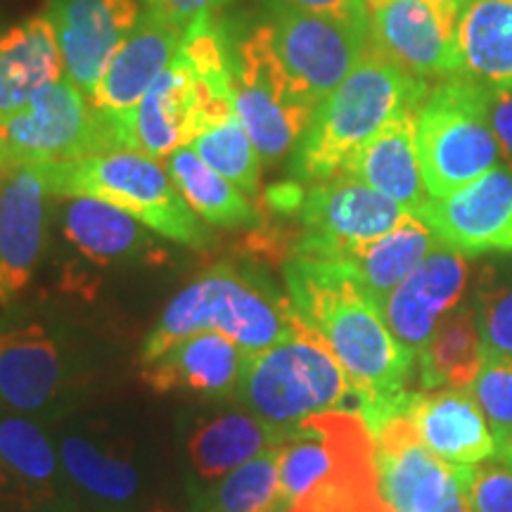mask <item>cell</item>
<instances>
[{"instance_id": "cell-33", "label": "cell", "mask_w": 512, "mask_h": 512, "mask_svg": "<svg viewBox=\"0 0 512 512\" xmlns=\"http://www.w3.org/2000/svg\"><path fill=\"white\" fill-rule=\"evenodd\" d=\"M192 150L209 169H214L245 195H254L259 188L261 159L238 117H230L221 126L197 136L192 140Z\"/></svg>"}, {"instance_id": "cell-13", "label": "cell", "mask_w": 512, "mask_h": 512, "mask_svg": "<svg viewBox=\"0 0 512 512\" xmlns=\"http://www.w3.org/2000/svg\"><path fill=\"white\" fill-rule=\"evenodd\" d=\"M415 216L465 256L512 254V171L494 166L444 200L430 197Z\"/></svg>"}, {"instance_id": "cell-22", "label": "cell", "mask_w": 512, "mask_h": 512, "mask_svg": "<svg viewBox=\"0 0 512 512\" xmlns=\"http://www.w3.org/2000/svg\"><path fill=\"white\" fill-rule=\"evenodd\" d=\"M64 76V60L53 22L29 17L0 36V124L38 88Z\"/></svg>"}, {"instance_id": "cell-14", "label": "cell", "mask_w": 512, "mask_h": 512, "mask_svg": "<svg viewBox=\"0 0 512 512\" xmlns=\"http://www.w3.org/2000/svg\"><path fill=\"white\" fill-rule=\"evenodd\" d=\"M467 285V256L439 242L420 266L384 297L380 304L384 323L401 347L418 356L441 320L463 304Z\"/></svg>"}, {"instance_id": "cell-45", "label": "cell", "mask_w": 512, "mask_h": 512, "mask_svg": "<svg viewBox=\"0 0 512 512\" xmlns=\"http://www.w3.org/2000/svg\"><path fill=\"white\" fill-rule=\"evenodd\" d=\"M389 512H406V510H392V508H389Z\"/></svg>"}, {"instance_id": "cell-21", "label": "cell", "mask_w": 512, "mask_h": 512, "mask_svg": "<svg viewBox=\"0 0 512 512\" xmlns=\"http://www.w3.org/2000/svg\"><path fill=\"white\" fill-rule=\"evenodd\" d=\"M233 72V107L235 117L252 140L261 164H278L280 159L297 150L306 128L311 126L316 107L287 98L261 76Z\"/></svg>"}, {"instance_id": "cell-29", "label": "cell", "mask_w": 512, "mask_h": 512, "mask_svg": "<svg viewBox=\"0 0 512 512\" xmlns=\"http://www.w3.org/2000/svg\"><path fill=\"white\" fill-rule=\"evenodd\" d=\"M166 171L188 207L209 226L228 230L259 226V211L245 192L209 169L192 147L176 150L166 162Z\"/></svg>"}, {"instance_id": "cell-15", "label": "cell", "mask_w": 512, "mask_h": 512, "mask_svg": "<svg viewBox=\"0 0 512 512\" xmlns=\"http://www.w3.org/2000/svg\"><path fill=\"white\" fill-rule=\"evenodd\" d=\"M50 197L41 164L0 166V306L34 278L46 238Z\"/></svg>"}, {"instance_id": "cell-6", "label": "cell", "mask_w": 512, "mask_h": 512, "mask_svg": "<svg viewBox=\"0 0 512 512\" xmlns=\"http://www.w3.org/2000/svg\"><path fill=\"white\" fill-rule=\"evenodd\" d=\"M486 83L458 74L430 88L418 107V159L427 195L444 200L498 164Z\"/></svg>"}, {"instance_id": "cell-34", "label": "cell", "mask_w": 512, "mask_h": 512, "mask_svg": "<svg viewBox=\"0 0 512 512\" xmlns=\"http://www.w3.org/2000/svg\"><path fill=\"white\" fill-rule=\"evenodd\" d=\"M475 311L484 354L512 358V278L484 268Z\"/></svg>"}, {"instance_id": "cell-42", "label": "cell", "mask_w": 512, "mask_h": 512, "mask_svg": "<svg viewBox=\"0 0 512 512\" xmlns=\"http://www.w3.org/2000/svg\"><path fill=\"white\" fill-rule=\"evenodd\" d=\"M496 460L498 463H505V465H512V434L508 439L503 441V444H498V451H496Z\"/></svg>"}, {"instance_id": "cell-36", "label": "cell", "mask_w": 512, "mask_h": 512, "mask_svg": "<svg viewBox=\"0 0 512 512\" xmlns=\"http://www.w3.org/2000/svg\"><path fill=\"white\" fill-rule=\"evenodd\" d=\"M472 512H512V465H463Z\"/></svg>"}, {"instance_id": "cell-44", "label": "cell", "mask_w": 512, "mask_h": 512, "mask_svg": "<svg viewBox=\"0 0 512 512\" xmlns=\"http://www.w3.org/2000/svg\"><path fill=\"white\" fill-rule=\"evenodd\" d=\"M152 512H174V510H152Z\"/></svg>"}, {"instance_id": "cell-27", "label": "cell", "mask_w": 512, "mask_h": 512, "mask_svg": "<svg viewBox=\"0 0 512 512\" xmlns=\"http://www.w3.org/2000/svg\"><path fill=\"white\" fill-rule=\"evenodd\" d=\"M484 361L475 304H460L441 320L418 354V384L432 389H470Z\"/></svg>"}, {"instance_id": "cell-41", "label": "cell", "mask_w": 512, "mask_h": 512, "mask_svg": "<svg viewBox=\"0 0 512 512\" xmlns=\"http://www.w3.org/2000/svg\"><path fill=\"white\" fill-rule=\"evenodd\" d=\"M437 8L444 12V15H448L451 19H460V15H463V10L467 8V5L472 3V0H432Z\"/></svg>"}, {"instance_id": "cell-23", "label": "cell", "mask_w": 512, "mask_h": 512, "mask_svg": "<svg viewBox=\"0 0 512 512\" xmlns=\"http://www.w3.org/2000/svg\"><path fill=\"white\" fill-rule=\"evenodd\" d=\"M290 512H389L382 498L380 477L375 463L373 432L363 422L351 434L347 446L328 475L287 505Z\"/></svg>"}, {"instance_id": "cell-46", "label": "cell", "mask_w": 512, "mask_h": 512, "mask_svg": "<svg viewBox=\"0 0 512 512\" xmlns=\"http://www.w3.org/2000/svg\"><path fill=\"white\" fill-rule=\"evenodd\" d=\"M0 406H3V399H0Z\"/></svg>"}, {"instance_id": "cell-19", "label": "cell", "mask_w": 512, "mask_h": 512, "mask_svg": "<svg viewBox=\"0 0 512 512\" xmlns=\"http://www.w3.org/2000/svg\"><path fill=\"white\" fill-rule=\"evenodd\" d=\"M422 444L451 465H482L496 458V439L470 389L413 392L406 401Z\"/></svg>"}, {"instance_id": "cell-12", "label": "cell", "mask_w": 512, "mask_h": 512, "mask_svg": "<svg viewBox=\"0 0 512 512\" xmlns=\"http://www.w3.org/2000/svg\"><path fill=\"white\" fill-rule=\"evenodd\" d=\"M46 17L55 27L64 74L91 102L143 12L136 0H50Z\"/></svg>"}, {"instance_id": "cell-7", "label": "cell", "mask_w": 512, "mask_h": 512, "mask_svg": "<svg viewBox=\"0 0 512 512\" xmlns=\"http://www.w3.org/2000/svg\"><path fill=\"white\" fill-rule=\"evenodd\" d=\"M112 150L110 126L67 74L38 88L0 124V166L67 162Z\"/></svg>"}, {"instance_id": "cell-16", "label": "cell", "mask_w": 512, "mask_h": 512, "mask_svg": "<svg viewBox=\"0 0 512 512\" xmlns=\"http://www.w3.org/2000/svg\"><path fill=\"white\" fill-rule=\"evenodd\" d=\"M67 358L43 323H0V399L19 415H43L62 399Z\"/></svg>"}, {"instance_id": "cell-32", "label": "cell", "mask_w": 512, "mask_h": 512, "mask_svg": "<svg viewBox=\"0 0 512 512\" xmlns=\"http://www.w3.org/2000/svg\"><path fill=\"white\" fill-rule=\"evenodd\" d=\"M57 453L67 477L100 501L126 503L138 494L140 475L133 463L102 451L93 441L67 434Z\"/></svg>"}, {"instance_id": "cell-38", "label": "cell", "mask_w": 512, "mask_h": 512, "mask_svg": "<svg viewBox=\"0 0 512 512\" xmlns=\"http://www.w3.org/2000/svg\"><path fill=\"white\" fill-rule=\"evenodd\" d=\"M283 3L302 12H311V15L337 19V22L363 29L370 34L368 0H283Z\"/></svg>"}, {"instance_id": "cell-2", "label": "cell", "mask_w": 512, "mask_h": 512, "mask_svg": "<svg viewBox=\"0 0 512 512\" xmlns=\"http://www.w3.org/2000/svg\"><path fill=\"white\" fill-rule=\"evenodd\" d=\"M427 93L430 83L406 74L368 43L361 62L313 112L294 150V181L320 183L342 176L370 138L401 112L418 110Z\"/></svg>"}, {"instance_id": "cell-37", "label": "cell", "mask_w": 512, "mask_h": 512, "mask_svg": "<svg viewBox=\"0 0 512 512\" xmlns=\"http://www.w3.org/2000/svg\"><path fill=\"white\" fill-rule=\"evenodd\" d=\"M145 3L150 15L188 36L202 24L214 22V12L228 0H145Z\"/></svg>"}, {"instance_id": "cell-40", "label": "cell", "mask_w": 512, "mask_h": 512, "mask_svg": "<svg viewBox=\"0 0 512 512\" xmlns=\"http://www.w3.org/2000/svg\"><path fill=\"white\" fill-rule=\"evenodd\" d=\"M0 498L3 501H19L22 496V489H19V484L15 482V477H12V472L5 467L3 460H0Z\"/></svg>"}, {"instance_id": "cell-26", "label": "cell", "mask_w": 512, "mask_h": 512, "mask_svg": "<svg viewBox=\"0 0 512 512\" xmlns=\"http://www.w3.org/2000/svg\"><path fill=\"white\" fill-rule=\"evenodd\" d=\"M280 439L283 432L238 408L202 420L188 439V458L197 477L214 482L278 446Z\"/></svg>"}, {"instance_id": "cell-31", "label": "cell", "mask_w": 512, "mask_h": 512, "mask_svg": "<svg viewBox=\"0 0 512 512\" xmlns=\"http://www.w3.org/2000/svg\"><path fill=\"white\" fill-rule=\"evenodd\" d=\"M280 501L278 446L195 494V512H266Z\"/></svg>"}, {"instance_id": "cell-3", "label": "cell", "mask_w": 512, "mask_h": 512, "mask_svg": "<svg viewBox=\"0 0 512 512\" xmlns=\"http://www.w3.org/2000/svg\"><path fill=\"white\" fill-rule=\"evenodd\" d=\"M299 325L287 294L254 271L216 264L166 304L140 347V363L152 361L197 332H221L249 354L273 347Z\"/></svg>"}, {"instance_id": "cell-24", "label": "cell", "mask_w": 512, "mask_h": 512, "mask_svg": "<svg viewBox=\"0 0 512 512\" xmlns=\"http://www.w3.org/2000/svg\"><path fill=\"white\" fill-rule=\"evenodd\" d=\"M64 238L95 266L143 259L155 247L143 223L114 204L93 197H72L64 204Z\"/></svg>"}, {"instance_id": "cell-4", "label": "cell", "mask_w": 512, "mask_h": 512, "mask_svg": "<svg viewBox=\"0 0 512 512\" xmlns=\"http://www.w3.org/2000/svg\"><path fill=\"white\" fill-rule=\"evenodd\" d=\"M233 401L278 432L320 413L358 411L344 368L302 320L273 347L249 354Z\"/></svg>"}, {"instance_id": "cell-5", "label": "cell", "mask_w": 512, "mask_h": 512, "mask_svg": "<svg viewBox=\"0 0 512 512\" xmlns=\"http://www.w3.org/2000/svg\"><path fill=\"white\" fill-rule=\"evenodd\" d=\"M41 166L50 195L69 200L93 197L114 204L178 245L207 249L214 242L211 230L183 200L169 171L152 157L133 150H112Z\"/></svg>"}, {"instance_id": "cell-30", "label": "cell", "mask_w": 512, "mask_h": 512, "mask_svg": "<svg viewBox=\"0 0 512 512\" xmlns=\"http://www.w3.org/2000/svg\"><path fill=\"white\" fill-rule=\"evenodd\" d=\"M0 460L15 477L24 501L50 503L60 494L64 482L60 453L29 415H0Z\"/></svg>"}, {"instance_id": "cell-20", "label": "cell", "mask_w": 512, "mask_h": 512, "mask_svg": "<svg viewBox=\"0 0 512 512\" xmlns=\"http://www.w3.org/2000/svg\"><path fill=\"white\" fill-rule=\"evenodd\" d=\"M415 136L418 110L401 112L349 159L342 176L358 178L399 204L403 211L418 214L430 195L422 181Z\"/></svg>"}, {"instance_id": "cell-25", "label": "cell", "mask_w": 512, "mask_h": 512, "mask_svg": "<svg viewBox=\"0 0 512 512\" xmlns=\"http://www.w3.org/2000/svg\"><path fill=\"white\" fill-rule=\"evenodd\" d=\"M437 245L439 238L434 230L420 216L406 214L387 235L342 254L335 264L347 266L380 306Z\"/></svg>"}, {"instance_id": "cell-1", "label": "cell", "mask_w": 512, "mask_h": 512, "mask_svg": "<svg viewBox=\"0 0 512 512\" xmlns=\"http://www.w3.org/2000/svg\"><path fill=\"white\" fill-rule=\"evenodd\" d=\"M292 309L332 351L358 396V413L375 432L406 408L418 356L396 342L380 306L356 275L335 261L290 256L283 264Z\"/></svg>"}, {"instance_id": "cell-17", "label": "cell", "mask_w": 512, "mask_h": 512, "mask_svg": "<svg viewBox=\"0 0 512 512\" xmlns=\"http://www.w3.org/2000/svg\"><path fill=\"white\" fill-rule=\"evenodd\" d=\"M183 41L185 36L181 31L171 29L162 19L145 12L112 57L91 105L110 126L117 150L121 126L145 98L157 76L169 67Z\"/></svg>"}, {"instance_id": "cell-10", "label": "cell", "mask_w": 512, "mask_h": 512, "mask_svg": "<svg viewBox=\"0 0 512 512\" xmlns=\"http://www.w3.org/2000/svg\"><path fill=\"white\" fill-rule=\"evenodd\" d=\"M370 46L415 79L465 74L458 22L432 0H368Z\"/></svg>"}, {"instance_id": "cell-11", "label": "cell", "mask_w": 512, "mask_h": 512, "mask_svg": "<svg viewBox=\"0 0 512 512\" xmlns=\"http://www.w3.org/2000/svg\"><path fill=\"white\" fill-rule=\"evenodd\" d=\"M373 439L380 491L392 510L439 512L463 491V467L434 456L406 411L384 420Z\"/></svg>"}, {"instance_id": "cell-35", "label": "cell", "mask_w": 512, "mask_h": 512, "mask_svg": "<svg viewBox=\"0 0 512 512\" xmlns=\"http://www.w3.org/2000/svg\"><path fill=\"white\" fill-rule=\"evenodd\" d=\"M472 396L494 432L496 446L503 444L512 434V358L484 354Z\"/></svg>"}, {"instance_id": "cell-18", "label": "cell", "mask_w": 512, "mask_h": 512, "mask_svg": "<svg viewBox=\"0 0 512 512\" xmlns=\"http://www.w3.org/2000/svg\"><path fill=\"white\" fill-rule=\"evenodd\" d=\"M249 351L221 332H197L181 339L143 366V382L152 392H188L209 399H233L245 373Z\"/></svg>"}, {"instance_id": "cell-8", "label": "cell", "mask_w": 512, "mask_h": 512, "mask_svg": "<svg viewBox=\"0 0 512 512\" xmlns=\"http://www.w3.org/2000/svg\"><path fill=\"white\" fill-rule=\"evenodd\" d=\"M294 93L318 107L366 55L370 34L273 0L259 24Z\"/></svg>"}, {"instance_id": "cell-28", "label": "cell", "mask_w": 512, "mask_h": 512, "mask_svg": "<svg viewBox=\"0 0 512 512\" xmlns=\"http://www.w3.org/2000/svg\"><path fill=\"white\" fill-rule=\"evenodd\" d=\"M465 74L512 93V0H472L458 19Z\"/></svg>"}, {"instance_id": "cell-9", "label": "cell", "mask_w": 512, "mask_h": 512, "mask_svg": "<svg viewBox=\"0 0 512 512\" xmlns=\"http://www.w3.org/2000/svg\"><path fill=\"white\" fill-rule=\"evenodd\" d=\"M399 204L351 176L311 183L299 204V235L290 256L337 261L399 226L406 216Z\"/></svg>"}, {"instance_id": "cell-43", "label": "cell", "mask_w": 512, "mask_h": 512, "mask_svg": "<svg viewBox=\"0 0 512 512\" xmlns=\"http://www.w3.org/2000/svg\"><path fill=\"white\" fill-rule=\"evenodd\" d=\"M266 512H290V510H287V505L283 501H278L273 505V508H268Z\"/></svg>"}, {"instance_id": "cell-39", "label": "cell", "mask_w": 512, "mask_h": 512, "mask_svg": "<svg viewBox=\"0 0 512 512\" xmlns=\"http://www.w3.org/2000/svg\"><path fill=\"white\" fill-rule=\"evenodd\" d=\"M489 121H491V128H494L498 150H501V155L505 157V162H508L512 171V93L510 91L491 88Z\"/></svg>"}]
</instances>
